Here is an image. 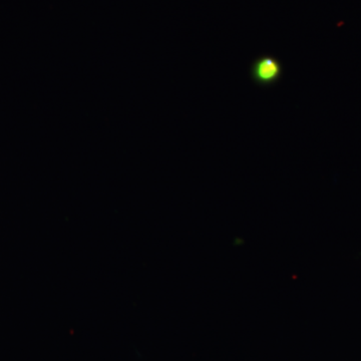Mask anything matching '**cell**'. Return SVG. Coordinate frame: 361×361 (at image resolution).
Wrapping results in <instances>:
<instances>
[{"mask_svg":"<svg viewBox=\"0 0 361 361\" xmlns=\"http://www.w3.org/2000/svg\"><path fill=\"white\" fill-rule=\"evenodd\" d=\"M283 65L274 56L263 54L254 59L250 68V75L258 87H269L277 85L283 77Z\"/></svg>","mask_w":361,"mask_h":361,"instance_id":"cell-1","label":"cell"}]
</instances>
